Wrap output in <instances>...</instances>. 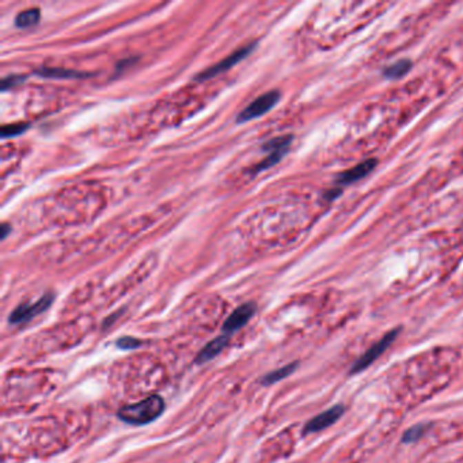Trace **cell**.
I'll list each match as a JSON object with an SVG mask.
<instances>
[{
  "label": "cell",
  "mask_w": 463,
  "mask_h": 463,
  "mask_svg": "<svg viewBox=\"0 0 463 463\" xmlns=\"http://www.w3.org/2000/svg\"><path fill=\"white\" fill-rule=\"evenodd\" d=\"M165 411V401L159 395L148 397L140 402L123 407L119 412V418L130 425H145L155 421Z\"/></svg>",
  "instance_id": "1"
},
{
  "label": "cell",
  "mask_w": 463,
  "mask_h": 463,
  "mask_svg": "<svg viewBox=\"0 0 463 463\" xmlns=\"http://www.w3.org/2000/svg\"><path fill=\"white\" fill-rule=\"evenodd\" d=\"M400 331H401V327H395V329L387 331L375 344H372L370 348L352 364V367L349 370V375H356L362 371L367 370L375 360H378L393 345V342L398 337Z\"/></svg>",
  "instance_id": "2"
},
{
  "label": "cell",
  "mask_w": 463,
  "mask_h": 463,
  "mask_svg": "<svg viewBox=\"0 0 463 463\" xmlns=\"http://www.w3.org/2000/svg\"><path fill=\"white\" fill-rule=\"evenodd\" d=\"M54 295L52 292L45 294L34 303H22L19 305L8 317V322L12 325L25 324L43 314L53 303Z\"/></svg>",
  "instance_id": "3"
},
{
  "label": "cell",
  "mask_w": 463,
  "mask_h": 463,
  "mask_svg": "<svg viewBox=\"0 0 463 463\" xmlns=\"http://www.w3.org/2000/svg\"><path fill=\"white\" fill-rule=\"evenodd\" d=\"M278 101H280V92H278V90L263 94L258 98H256L249 106H246L238 114L236 121L238 123H246V121L254 120L257 117H261V116L267 114L271 109H274Z\"/></svg>",
  "instance_id": "4"
},
{
  "label": "cell",
  "mask_w": 463,
  "mask_h": 463,
  "mask_svg": "<svg viewBox=\"0 0 463 463\" xmlns=\"http://www.w3.org/2000/svg\"><path fill=\"white\" fill-rule=\"evenodd\" d=\"M292 136L291 135H285V136H278V138H275V139L269 140L265 145H264V151L268 152V156L261 161L256 169H254V173H260V172H264L272 166H275L276 163H278L284 155L288 152L291 144H292Z\"/></svg>",
  "instance_id": "5"
},
{
  "label": "cell",
  "mask_w": 463,
  "mask_h": 463,
  "mask_svg": "<svg viewBox=\"0 0 463 463\" xmlns=\"http://www.w3.org/2000/svg\"><path fill=\"white\" fill-rule=\"evenodd\" d=\"M254 48H256V43H251V44H249V45H246V47L240 48V49L235 50L234 53L229 54L226 59H223V60L219 61L218 64H215V65L209 67L208 70L200 72L194 79H196V81H207V79H211V78L218 76V75L222 74V72H226V71L232 70L235 64H238L239 61H242L243 59H246V57L254 50Z\"/></svg>",
  "instance_id": "6"
},
{
  "label": "cell",
  "mask_w": 463,
  "mask_h": 463,
  "mask_svg": "<svg viewBox=\"0 0 463 463\" xmlns=\"http://www.w3.org/2000/svg\"><path fill=\"white\" fill-rule=\"evenodd\" d=\"M344 413H345L344 405H334L326 409L322 413L313 417L310 421L306 422V425L303 426V435H311V433L325 431L326 428L334 425Z\"/></svg>",
  "instance_id": "7"
},
{
  "label": "cell",
  "mask_w": 463,
  "mask_h": 463,
  "mask_svg": "<svg viewBox=\"0 0 463 463\" xmlns=\"http://www.w3.org/2000/svg\"><path fill=\"white\" fill-rule=\"evenodd\" d=\"M376 166H378V159L376 158L366 159V161L360 162L359 165H356L355 167H351V169L340 173L334 180V186L342 189L344 186L352 185V184L366 178Z\"/></svg>",
  "instance_id": "8"
},
{
  "label": "cell",
  "mask_w": 463,
  "mask_h": 463,
  "mask_svg": "<svg viewBox=\"0 0 463 463\" xmlns=\"http://www.w3.org/2000/svg\"><path fill=\"white\" fill-rule=\"evenodd\" d=\"M257 311V306L256 303L253 302H249V303H245L242 306H239L232 316L226 320V322L223 325L222 330L225 331V334H232L235 333L236 330L242 329L245 325L247 324L250 321V318L256 314Z\"/></svg>",
  "instance_id": "9"
},
{
  "label": "cell",
  "mask_w": 463,
  "mask_h": 463,
  "mask_svg": "<svg viewBox=\"0 0 463 463\" xmlns=\"http://www.w3.org/2000/svg\"><path fill=\"white\" fill-rule=\"evenodd\" d=\"M229 340L230 337L227 334H223V336H219L216 338H214L211 342H208L197 355L196 358V363L197 364H203V363H207L212 359H215L227 345H229Z\"/></svg>",
  "instance_id": "10"
},
{
  "label": "cell",
  "mask_w": 463,
  "mask_h": 463,
  "mask_svg": "<svg viewBox=\"0 0 463 463\" xmlns=\"http://www.w3.org/2000/svg\"><path fill=\"white\" fill-rule=\"evenodd\" d=\"M413 68V63L411 59H401L394 61L393 64L384 67L382 70V76H384L386 79L390 81H395V79H401L405 75H408Z\"/></svg>",
  "instance_id": "11"
},
{
  "label": "cell",
  "mask_w": 463,
  "mask_h": 463,
  "mask_svg": "<svg viewBox=\"0 0 463 463\" xmlns=\"http://www.w3.org/2000/svg\"><path fill=\"white\" fill-rule=\"evenodd\" d=\"M36 74L43 78H56V79L90 78V74H86V72H78L72 70H60V68H41V70H37Z\"/></svg>",
  "instance_id": "12"
},
{
  "label": "cell",
  "mask_w": 463,
  "mask_h": 463,
  "mask_svg": "<svg viewBox=\"0 0 463 463\" xmlns=\"http://www.w3.org/2000/svg\"><path fill=\"white\" fill-rule=\"evenodd\" d=\"M296 369H298V362H294V363H289V364H287L284 367H280L278 370L271 371L267 375H264V378L261 379V383L264 386L275 384V383H278L280 380L288 378Z\"/></svg>",
  "instance_id": "13"
},
{
  "label": "cell",
  "mask_w": 463,
  "mask_h": 463,
  "mask_svg": "<svg viewBox=\"0 0 463 463\" xmlns=\"http://www.w3.org/2000/svg\"><path fill=\"white\" fill-rule=\"evenodd\" d=\"M41 17V12L39 8H29L25 10L22 12H19L15 18V26L21 28V29H26V28H32L34 25L39 23Z\"/></svg>",
  "instance_id": "14"
},
{
  "label": "cell",
  "mask_w": 463,
  "mask_h": 463,
  "mask_svg": "<svg viewBox=\"0 0 463 463\" xmlns=\"http://www.w3.org/2000/svg\"><path fill=\"white\" fill-rule=\"evenodd\" d=\"M426 432V425L425 424H417L411 426L409 429H407L402 435V443H416L418 442Z\"/></svg>",
  "instance_id": "15"
},
{
  "label": "cell",
  "mask_w": 463,
  "mask_h": 463,
  "mask_svg": "<svg viewBox=\"0 0 463 463\" xmlns=\"http://www.w3.org/2000/svg\"><path fill=\"white\" fill-rule=\"evenodd\" d=\"M29 128V124H12V125H6L1 128V136L3 138H12L17 135L23 134Z\"/></svg>",
  "instance_id": "16"
},
{
  "label": "cell",
  "mask_w": 463,
  "mask_h": 463,
  "mask_svg": "<svg viewBox=\"0 0 463 463\" xmlns=\"http://www.w3.org/2000/svg\"><path fill=\"white\" fill-rule=\"evenodd\" d=\"M116 345L124 351H134V349H138L141 347V341L138 340V338H134V337H130V336H125V337H121L116 341Z\"/></svg>",
  "instance_id": "17"
},
{
  "label": "cell",
  "mask_w": 463,
  "mask_h": 463,
  "mask_svg": "<svg viewBox=\"0 0 463 463\" xmlns=\"http://www.w3.org/2000/svg\"><path fill=\"white\" fill-rule=\"evenodd\" d=\"M25 79H26L25 75H10V76H6L1 81V90L6 92V90H8L11 88H15L17 85L22 83Z\"/></svg>",
  "instance_id": "18"
},
{
  "label": "cell",
  "mask_w": 463,
  "mask_h": 463,
  "mask_svg": "<svg viewBox=\"0 0 463 463\" xmlns=\"http://www.w3.org/2000/svg\"><path fill=\"white\" fill-rule=\"evenodd\" d=\"M341 193H342V189L334 186V187H331V189H329V190L325 192L324 198L325 200H327V201H333V200H336Z\"/></svg>",
  "instance_id": "19"
},
{
  "label": "cell",
  "mask_w": 463,
  "mask_h": 463,
  "mask_svg": "<svg viewBox=\"0 0 463 463\" xmlns=\"http://www.w3.org/2000/svg\"><path fill=\"white\" fill-rule=\"evenodd\" d=\"M10 232H11V227H10L8 225L3 223V225H1V235H0V238H1V239H6Z\"/></svg>",
  "instance_id": "20"
}]
</instances>
